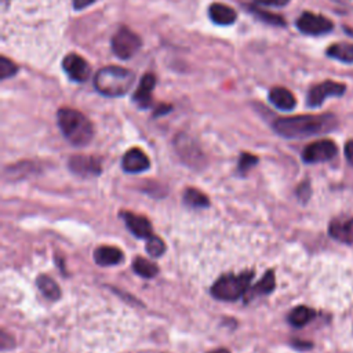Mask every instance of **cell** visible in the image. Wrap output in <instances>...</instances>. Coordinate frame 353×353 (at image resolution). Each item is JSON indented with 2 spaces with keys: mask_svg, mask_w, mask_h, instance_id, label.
<instances>
[{
  "mask_svg": "<svg viewBox=\"0 0 353 353\" xmlns=\"http://www.w3.org/2000/svg\"><path fill=\"white\" fill-rule=\"evenodd\" d=\"M276 287V281H274V273L273 270H268L263 277L251 288V294L250 296H256V295H265V294H270Z\"/></svg>",
  "mask_w": 353,
  "mask_h": 353,
  "instance_id": "cell-23",
  "label": "cell"
},
{
  "mask_svg": "<svg viewBox=\"0 0 353 353\" xmlns=\"http://www.w3.org/2000/svg\"><path fill=\"white\" fill-rule=\"evenodd\" d=\"M132 268H134V272L142 277H153L157 274V270H159V268L153 262L143 259L141 256H138L134 261Z\"/></svg>",
  "mask_w": 353,
  "mask_h": 353,
  "instance_id": "cell-24",
  "label": "cell"
},
{
  "mask_svg": "<svg viewBox=\"0 0 353 353\" xmlns=\"http://www.w3.org/2000/svg\"><path fill=\"white\" fill-rule=\"evenodd\" d=\"M69 168L80 176H95L102 171L101 160L95 156L74 154L69 160Z\"/></svg>",
  "mask_w": 353,
  "mask_h": 353,
  "instance_id": "cell-10",
  "label": "cell"
},
{
  "mask_svg": "<svg viewBox=\"0 0 353 353\" xmlns=\"http://www.w3.org/2000/svg\"><path fill=\"white\" fill-rule=\"evenodd\" d=\"M95 1L97 0H72V6H73V8L76 11H80V10H83V8L88 7V6L94 4Z\"/></svg>",
  "mask_w": 353,
  "mask_h": 353,
  "instance_id": "cell-30",
  "label": "cell"
},
{
  "mask_svg": "<svg viewBox=\"0 0 353 353\" xmlns=\"http://www.w3.org/2000/svg\"><path fill=\"white\" fill-rule=\"evenodd\" d=\"M250 10L258 15L262 21L268 22V23H272V25H276V26H284L285 25V21L284 18H281L280 15H276V14H272V12H268V11H263L261 8H256V7H250Z\"/></svg>",
  "mask_w": 353,
  "mask_h": 353,
  "instance_id": "cell-26",
  "label": "cell"
},
{
  "mask_svg": "<svg viewBox=\"0 0 353 353\" xmlns=\"http://www.w3.org/2000/svg\"><path fill=\"white\" fill-rule=\"evenodd\" d=\"M345 156H346V160L353 165V139L345 143Z\"/></svg>",
  "mask_w": 353,
  "mask_h": 353,
  "instance_id": "cell-31",
  "label": "cell"
},
{
  "mask_svg": "<svg viewBox=\"0 0 353 353\" xmlns=\"http://www.w3.org/2000/svg\"><path fill=\"white\" fill-rule=\"evenodd\" d=\"M36 281H37L39 290L41 291V294L46 298H48L51 301H55V299H58L61 296V288H59V285L51 277H48L46 274H41V276L37 277Z\"/></svg>",
  "mask_w": 353,
  "mask_h": 353,
  "instance_id": "cell-21",
  "label": "cell"
},
{
  "mask_svg": "<svg viewBox=\"0 0 353 353\" xmlns=\"http://www.w3.org/2000/svg\"><path fill=\"white\" fill-rule=\"evenodd\" d=\"M296 28L299 32L303 34H310V36H320L331 32L334 29V23L319 14H313L309 11L302 12L298 19H296Z\"/></svg>",
  "mask_w": 353,
  "mask_h": 353,
  "instance_id": "cell-6",
  "label": "cell"
},
{
  "mask_svg": "<svg viewBox=\"0 0 353 353\" xmlns=\"http://www.w3.org/2000/svg\"><path fill=\"white\" fill-rule=\"evenodd\" d=\"M328 233L336 241L343 244L353 243V216H342L335 218L330 222Z\"/></svg>",
  "mask_w": 353,
  "mask_h": 353,
  "instance_id": "cell-12",
  "label": "cell"
},
{
  "mask_svg": "<svg viewBox=\"0 0 353 353\" xmlns=\"http://www.w3.org/2000/svg\"><path fill=\"white\" fill-rule=\"evenodd\" d=\"M135 80L134 72L121 66H105L94 77L95 90L103 97L116 98L128 92Z\"/></svg>",
  "mask_w": 353,
  "mask_h": 353,
  "instance_id": "cell-3",
  "label": "cell"
},
{
  "mask_svg": "<svg viewBox=\"0 0 353 353\" xmlns=\"http://www.w3.org/2000/svg\"><path fill=\"white\" fill-rule=\"evenodd\" d=\"M94 259L101 266L117 265L123 261V252L117 247L101 245L94 251Z\"/></svg>",
  "mask_w": 353,
  "mask_h": 353,
  "instance_id": "cell-18",
  "label": "cell"
},
{
  "mask_svg": "<svg viewBox=\"0 0 353 353\" xmlns=\"http://www.w3.org/2000/svg\"><path fill=\"white\" fill-rule=\"evenodd\" d=\"M121 218L124 219L128 230L135 234L139 239H148L149 236H152V225L149 222V219L146 216L142 215H137L134 212H128V211H123Z\"/></svg>",
  "mask_w": 353,
  "mask_h": 353,
  "instance_id": "cell-14",
  "label": "cell"
},
{
  "mask_svg": "<svg viewBox=\"0 0 353 353\" xmlns=\"http://www.w3.org/2000/svg\"><path fill=\"white\" fill-rule=\"evenodd\" d=\"M62 68L70 80L79 81V83L88 80V77L91 74L90 63L81 55L73 54V52L68 54L62 59Z\"/></svg>",
  "mask_w": 353,
  "mask_h": 353,
  "instance_id": "cell-9",
  "label": "cell"
},
{
  "mask_svg": "<svg viewBox=\"0 0 353 353\" xmlns=\"http://www.w3.org/2000/svg\"><path fill=\"white\" fill-rule=\"evenodd\" d=\"M269 102L280 110H292L296 105L294 94L285 87H273L269 91Z\"/></svg>",
  "mask_w": 353,
  "mask_h": 353,
  "instance_id": "cell-17",
  "label": "cell"
},
{
  "mask_svg": "<svg viewBox=\"0 0 353 353\" xmlns=\"http://www.w3.org/2000/svg\"><path fill=\"white\" fill-rule=\"evenodd\" d=\"M316 316V312L307 306H296L288 314V323L296 328H301L310 323Z\"/></svg>",
  "mask_w": 353,
  "mask_h": 353,
  "instance_id": "cell-20",
  "label": "cell"
},
{
  "mask_svg": "<svg viewBox=\"0 0 353 353\" xmlns=\"http://www.w3.org/2000/svg\"><path fill=\"white\" fill-rule=\"evenodd\" d=\"M146 251L149 255H152L154 258L160 256L165 251V244L159 236L152 234L146 239Z\"/></svg>",
  "mask_w": 353,
  "mask_h": 353,
  "instance_id": "cell-25",
  "label": "cell"
},
{
  "mask_svg": "<svg viewBox=\"0 0 353 353\" xmlns=\"http://www.w3.org/2000/svg\"><path fill=\"white\" fill-rule=\"evenodd\" d=\"M256 161H258V159L254 154L241 153L240 160H239V170L241 172H247L251 167H254L256 164Z\"/></svg>",
  "mask_w": 353,
  "mask_h": 353,
  "instance_id": "cell-28",
  "label": "cell"
},
{
  "mask_svg": "<svg viewBox=\"0 0 353 353\" xmlns=\"http://www.w3.org/2000/svg\"><path fill=\"white\" fill-rule=\"evenodd\" d=\"M17 73H18V66L11 59L1 55L0 57V77L3 80H6V79L15 76Z\"/></svg>",
  "mask_w": 353,
  "mask_h": 353,
  "instance_id": "cell-27",
  "label": "cell"
},
{
  "mask_svg": "<svg viewBox=\"0 0 353 353\" xmlns=\"http://www.w3.org/2000/svg\"><path fill=\"white\" fill-rule=\"evenodd\" d=\"M327 57L343 63H353V44L352 43H334L325 50Z\"/></svg>",
  "mask_w": 353,
  "mask_h": 353,
  "instance_id": "cell-19",
  "label": "cell"
},
{
  "mask_svg": "<svg viewBox=\"0 0 353 353\" xmlns=\"http://www.w3.org/2000/svg\"><path fill=\"white\" fill-rule=\"evenodd\" d=\"M113 54L120 59L132 58L141 48L142 40L141 37L127 26L120 28L110 40Z\"/></svg>",
  "mask_w": 353,
  "mask_h": 353,
  "instance_id": "cell-5",
  "label": "cell"
},
{
  "mask_svg": "<svg viewBox=\"0 0 353 353\" xmlns=\"http://www.w3.org/2000/svg\"><path fill=\"white\" fill-rule=\"evenodd\" d=\"M336 152H338V148L334 141L320 139V141L312 142L307 146H305V149L302 152V160L309 164L323 163V161H328L332 157H335Z\"/></svg>",
  "mask_w": 353,
  "mask_h": 353,
  "instance_id": "cell-8",
  "label": "cell"
},
{
  "mask_svg": "<svg viewBox=\"0 0 353 353\" xmlns=\"http://www.w3.org/2000/svg\"><path fill=\"white\" fill-rule=\"evenodd\" d=\"M336 117L331 113L298 114L274 120L273 130L288 139H301L332 131L336 127Z\"/></svg>",
  "mask_w": 353,
  "mask_h": 353,
  "instance_id": "cell-1",
  "label": "cell"
},
{
  "mask_svg": "<svg viewBox=\"0 0 353 353\" xmlns=\"http://www.w3.org/2000/svg\"><path fill=\"white\" fill-rule=\"evenodd\" d=\"M252 277L254 272L251 270L239 274H223L211 287V295L219 301H236L245 294Z\"/></svg>",
  "mask_w": 353,
  "mask_h": 353,
  "instance_id": "cell-4",
  "label": "cell"
},
{
  "mask_svg": "<svg viewBox=\"0 0 353 353\" xmlns=\"http://www.w3.org/2000/svg\"><path fill=\"white\" fill-rule=\"evenodd\" d=\"M210 353H229V350H226V349H216V350H212Z\"/></svg>",
  "mask_w": 353,
  "mask_h": 353,
  "instance_id": "cell-32",
  "label": "cell"
},
{
  "mask_svg": "<svg viewBox=\"0 0 353 353\" xmlns=\"http://www.w3.org/2000/svg\"><path fill=\"white\" fill-rule=\"evenodd\" d=\"M175 148L178 154L188 163L189 165L199 167V163L203 160V154L197 146V143L188 135L179 134L175 138Z\"/></svg>",
  "mask_w": 353,
  "mask_h": 353,
  "instance_id": "cell-11",
  "label": "cell"
},
{
  "mask_svg": "<svg viewBox=\"0 0 353 353\" xmlns=\"http://www.w3.org/2000/svg\"><path fill=\"white\" fill-rule=\"evenodd\" d=\"M346 91V85L334 80H324L313 85L307 92V106L319 108L330 97H341Z\"/></svg>",
  "mask_w": 353,
  "mask_h": 353,
  "instance_id": "cell-7",
  "label": "cell"
},
{
  "mask_svg": "<svg viewBox=\"0 0 353 353\" xmlns=\"http://www.w3.org/2000/svg\"><path fill=\"white\" fill-rule=\"evenodd\" d=\"M334 1H342V0H334Z\"/></svg>",
  "mask_w": 353,
  "mask_h": 353,
  "instance_id": "cell-33",
  "label": "cell"
},
{
  "mask_svg": "<svg viewBox=\"0 0 353 353\" xmlns=\"http://www.w3.org/2000/svg\"><path fill=\"white\" fill-rule=\"evenodd\" d=\"M183 201L186 205L193 207V208H204V207L210 205L208 197L203 192H200L194 188H189L185 190Z\"/></svg>",
  "mask_w": 353,
  "mask_h": 353,
  "instance_id": "cell-22",
  "label": "cell"
},
{
  "mask_svg": "<svg viewBox=\"0 0 353 353\" xmlns=\"http://www.w3.org/2000/svg\"><path fill=\"white\" fill-rule=\"evenodd\" d=\"M208 17L215 25L228 26L236 22L237 12L223 3H212L208 7Z\"/></svg>",
  "mask_w": 353,
  "mask_h": 353,
  "instance_id": "cell-16",
  "label": "cell"
},
{
  "mask_svg": "<svg viewBox=\"0 0 353 353\" xmlns=\"http://www.w3.org/2000/svg\"><path fill=\"white\" fill-rule=\"evenodd\" d=\"M121 165L125 172L137 174L148 170L150 167V161L146 153L142 152L139 148H131L124 153Z\"/></svg>",
  "mask_w": 353,
  "mask_h": 353,
  "instance_id": "cell-13",
  "label": "cell"
},
{
  "mask_svg": "<svg viewBox=\"0 0 353 353\" xmlns=\"http://www.w3.org/2000/svg\"><path fill=\"white\" fill-rule=\"evenodd\" d=\"M57 123L63 137L74 146H84L94 137L92 123L80 110L61 108L57 113Z\"/></svg>",
  "mask_w": 353,
  "mask_h": 353,
  "instance_id": "cell-2",
  "label": "cell"
},
{
  "mask_svg": "<svg viewBox=\"0 0 353 353\" xmlns=\"http://www.w3.org/2000/svg\"><path fill=\"white\" fill-rule=\"evenodd\" d=\"M252 1L261 6H269V7H283L290 3V0H252Z\"/></svg>",
  "mask_w": 353,
  "mask_h": 353,
  "instance_id": "cell-29",
  "label": "cell"
},
{
  "mask_svg": "<svg viewBox=\"0 0 353 353\" xmlns=\"http://www.w3.org/2000/svg\"><path fill=\"white\" fill-rule=\"evenodd\" d=\"M156 85V76L153 73H146L142 76L138 88L135 90L132 99L139 108H149L152 103V92Z\"/></svg>",
  "mask_w": 353,
  "mask_h": 353,
  "instance_id": "cell-15",
  "label": "cell"
}]
</instances>
